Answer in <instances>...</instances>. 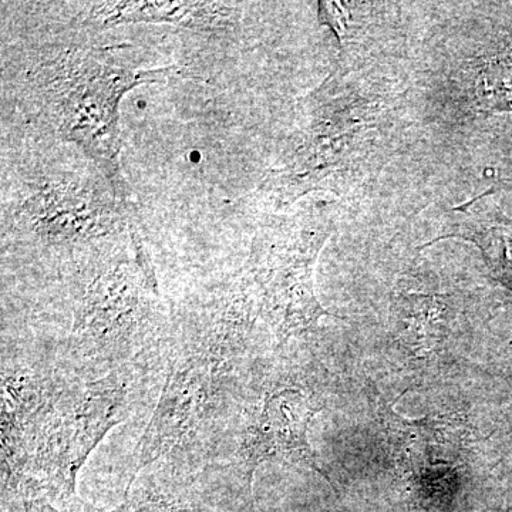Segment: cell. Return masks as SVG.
Wrapping results in <instances>:
<instances>
[{"label": "cell", "mask_w": 512, "mask_h": 512, "mask_svg": "<svg viewBox=\"0 0 512 512\" xmlns=\"http://www.w3.org/2000/svg\"><path fill=\"white\" fill-rule=\"evenodd\" d=\"M256 311L242 278L192 303L170 322L163 384L128 483L156 466L204 474L208 464L224 456L245 399L239 397V369Z\"/></svg>", "instance_id": "cell-1"}, {"label": "cell", "mask_w": 512, "mask_h": 512, "mask_svg": "<svg viewBox=\"0 0 512 512\" xmlns=\"http://www.w3.org/2000/svg\"><path fill=\"white\" fill-rule=\"evenodd\" d=\"M165 348L94 379L73 376L64 387L19 484L2 493H33L49 498L66 512H84L77 477L114 427L160 393Z\"/></svg>", "instance_id": "cell-2"}, {"label": "cell", "mask_w": 512, "mask_h": 512, "mask_svg": "<svg viewBox=\"0 0 512 512\" xmlns=\"http://www.w3.org/2000/svg\"><path fill=\"white\" fill-rule=\"evenodd\" d=\"M131 241L133 258L100 268L74 309L57 356L70 375L94 379L164 349L170 322L161 308L154 265L137 229Z\"/></svg>", "instance_id": "cell-3"}, {"label": "cell", "mask_w": 512, "mask_h": 512, "mask_svg": "<svg viewBox=\"0 0 512 512\" xmlns=\"http://www.w3.org/2000/svg\"><path fill=\"white\" fill-rule=\"evenodd\" d=\"M171 70L121 69L90 53L66 52L40 72L46 106L60 137L79 144L96 161L120 200V101L141 84L164 82Z\"/></svg>", "instance_id": "cell-4"}, {"label": "cell", "mask_w": 512, "mask_h": 512, "mask_svg": "<svg viewBox=\"0 0 512 512\" xmlns=\"http://www.w3.org/2000/svg\"><path fill=\"white\" fill-rule=\"evenodd\" d=\"M329 235L323 225L295 218L281 222L255 248L245 276L279 348L312 333L323 316H333L315 292V265Z\"/></svg>", "instance_id": "cell-5"}, {"label": "cell", "mask_w": 512, "mask_h": 512, "mask_svg": "<svg viewBox=\"0 0 512 512\" xmlns=\"http://www.w3.org/2000/svg\"><path fill=\"white\" fill-rule=\"evenodd\" d=\"M322 409L315 394L293 384H276L245 397L232 437V460L249 494L255 471L269 461L308 468L332 484L308 440L311 421Z\"/></svg>", "instance_id": "cell-6"}, {"label": "cell", "mask_w": 512, "mask_h": 512, "mask_svg": "<svg viewBox=\"0 0 512 512\" xmlns=\"http://www.w3.org/2000/svg\"><path fill=\"white\" fill-rule=\"evenodd\" d=\"M70 375L57 360L2 352V488L19 484Z\"/></svg>", "instance_id": "cell-7"}, {"label": "cell", "mask_w": 512, "mask_h": 512, "mask_svg": "<svg viewBox=\"0 0 512 512\" xmlns=\"http://www.w3.org/2000/svg\"><path fill=\"white\" fill-rule=\"evenodd\" d=\"M229 500L224 483L207 474L156 466L141 471L127 484L123 503L106 512H204Z\"/></svg>", "instance_id": "cell-8"}, {"label": "cell", "mask_w": 512, "mask_h": 512, "mask_svg": "<svg viewBox=\"0 0 512 512\" xmlns=\"http://www.w3.org/2000/svg\"><path fill=\"white\" fill-rule=\"evenodd\" d=\"M104 26L120 23L165 22L188 28H218L227 22V9L204 2H109L93 10Z\"/></svg>", "instance_id": "cell-9"}, {"label": "cell", "mask_w": 512, "mask_h": 512, "mask_svg": "<svg viewBox=\"0 0 512 512\" xmlns=\"http://www.w3.org/2000/svg\"><path fill=\"white\" fill-rule=\"evenodd\" d=\"M471 107L480 113H512V59L478 64L468 87Z\"/></svg>", "instance_id": "cell-10"}, {"label": "cell", "mask_w": 512, "mask_h": 512, "mask_svg": "<svg viewBox=\"0 0 512 512\" xmlns=\"http://www.w3.org/2000/svg\"><path fill=\"white\" fill-rule=\"evenodd\" d=\"M2 512H66L40 494H2Z\"/></svg>", "instance_id": "cell-11"}, {"label": "cell", "mask_w": 512, "mask_h": 512, "mask_svg": "<svg viewBox=\"0 0 512 512\" xmlns=\"http://www.w3.org/2000/svg\"><path fill=\"white\" fill-rule=\"evenodd\" d=\"M232 504H234V500L225 501V503L214 505V507L208 508L204 512H235Z\"/></svg>", "instance_id": "cell-12"}]
</instances>
